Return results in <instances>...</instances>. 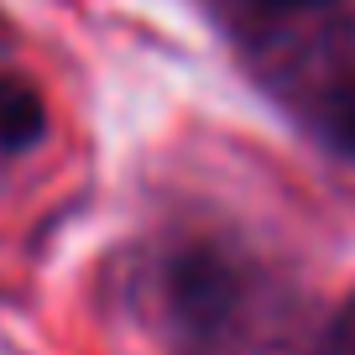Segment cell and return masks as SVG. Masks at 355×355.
<instances>
[{"instance_id":"7a4b0ae2","label":"cell","mask_w":355,"mask_h":355,"mask_svg":"<svg viewBox=\"0 0 355 355\" xmlns=\"http://www.w3.org/2000/svg\"><path fill=\"white\" fill-rule=\"evenodd\" d=\"M183 309L193 313V319H214V313L225 309V272L220 261H209V256H193V261H183Z\"/></svg>"},{"instance_id":"277c9868","label":"cell","mask_w":355,"mask_h":355,"mask_svg":"<svg viewBox=\"0 0 355 355\" xmlns=\"http://www.w3.org/2000/svg\"><path fill=\"white\" fill-rule=\"evenodd\" d=\"M266 6H288V11H309V6H329V0H266Z\"/></svg>"},{"instance_id":"3957f363","label":"cell","mask_w":355,"mask_h":355,"mask_svg":"<svg viewBox=\"0 0 355 355\" xmlns=\"http://www.w3.org/2000/svg\"><path fill=\"white\" fill-rule=\"evenodd\" d=\"M324 121H329V136L345 146V152H355V78L340 89H329V100H324Z\"/></svg>"},{"instance_id":"6da1fadb","label":"cell","mask_w":355,"mask_h":355,"mask_svg":"<svg viewBox=\"0 0 355 355\" xmlns=\"http://www.w3.org/2000/svg\"><path fill=\"white\" fill-rule=\"evenodd\" d=\"M42 131H47L42 94H37L32 84H21V78L0 73V152H21V146H32Z\"/></svg>"}]
</instances>
